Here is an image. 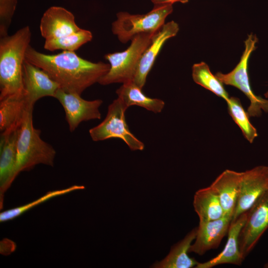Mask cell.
<instances>
[{
    "mask_svg": "<svg viewBox=\"0 0 268 268\" xmlns=\"http://www.w3.org/2000/svg\"><path fill=\"white\" fill-rule=\"evenodd\" d=\"M54 98L64 108L71 132L74 131L82 122L101 119L99 108L103 103L101 99L86 100L80 95L68 93L61 88L57 91Z\"/></svg>",
    "mask_w": 268,
    "mask_h": 268,
    "instance_id": "9c48e42d",
    "label": "cell"
},
{
    "mask_svg": "<svg viewBox=\"0 0 268 268\" xmlns=\"http://www.w3.org/2000/svg\"><path fill=\"white\" fill-rule=\"evenodd\" d=\"M23 95L27 105L34 107L40 99L55 97L59 85L42 69L26 61L23 67Z\"/></svg>",
    "mask_w": 268,
    "mask_h": 268,
    "instance_id": "8fae6325",
    "label": "cell"
},
{
    "mask_svg": "<svg viewBox=\"0 0 268 268\" xmlns=\"http://www.w3.org/2000/svg\"><path fill=\"white\" fill-rule=\"evenodd\" d=\"M92 38L90 31L81 28L77 32L63 37L45 40L44 47L50 51L62 50L74 52L91 41Z\"/></svg>",
    "mask_w": 268,
    "mask_h": 268,
    "instance_id": "603a6c76",
    "label": "cell"
},
{
    "mask_svg": "<svg viewBox=\"0 0 268 268\" xmlns=\"http://www.w3.org/2000/svg\"><path fill=\"white\" fill-rule=\"evenodd\" d=\"M239 237V247L244 260L268 229V189L253 204Z\"/></svg>",
    "mask_w": 268,
    "mask_h": 268,
    "instance_id": "ba28073f",
    "label": "cell"
},
{
    "mask_svg": "<svg viewBox=\"0 0 268 268\" xmlns=\"http://www.w3.org/2000/svg\"><path fill=\"white\" fill-rule=\"evenodd\" d=\"M18 0H0V37L8 35Z\"/></svg>",
    "mask_w": 268,
    "mask_h": 268,
    "instance_id": "484cf974",
    "label": "cell"
},
{
    "mask_svg": "<svg viewBox=\"0 0 268 268\" xmlns=\"http://www.w3.org/2000/svg\"><path fill=\"white\" fill-rule=\"evenodd\" d=\"M128 108L118 97L108 106L104 120L97 126L90 129L89 134L93 141L110 138L122 139L133 151L142 150L144 143L133 134L125 118Z\"/></svg>",
    "mask_w": 268,
    "mask_h": 268,
    "instance_id": "52a82bcc",
    "label": "cell"
},
{
    "mask_svg": "<svg viewBox=\"0 0 268 268\" xmlns=\"http://www.w3.org/2000/svg\"><path fill=\"white\" fill-rule=\"evenodd\" d=\"M268 189V166H258L242 172L238 199L231 221L247 211Z\"/></svg>",
    "mask_w": 268,
    "mask_h": 268,
    "instance_id": "30bf717a",
    "label": "cell"
},
{
    "mask_svg": "<svg viewBox=\"0 0 268 268\" xmlns=\"http://www.w3.org/2000/svg\"><path fill=\"white\" fill-rule=\"evenodd\" d=\"M232 219V216L224 215L216 220L199 223L195 242L191 245L189 253L201 256L217 248L228 233Z\"/></svg>",
    "mask_w": 268,
    "mask_h": 268,
    "instance_id": "5bb4252c",
    "label": "cell"
},
{
    "mask_svg": "<svg viewBox=\"0 0 268 268\" xmlns=\"http://www.w3.org/2000/svg\"><path fill=\"white\" fill-rule=\"evenodd\" d=\"M154 33L137 34L131 40L130 46L125 51L106 54L104 57L109 62L110 67L98 83L106 85L133 81L140 59L150 44Z\"/></svg>",
    "mask_w": 268,
    "mask_h": 268,
    "instance_id": "277c9868",
    "label": "cell"
},
{
    "mask_svg": "<svg viewBox=\"0 0 268 268\" xmlns=\"http://www.w3.org/2000/svg\"><path fill=\"white\" fill-rule=\"evenodd\" d=\"M192 77L197 84L210 91L225 101L229 98L223 83L211 72L204 62L195 64L192 67Z\"/></svg>",
    "mask_w": 268,
    "mask_h": 268,
    "instance_id": "7402d4cb",
    "label": "cell"
},
{
    "mask_svg": "<svg viewBox=\"0 0 268 268\" xmlns=\"http://www.w3.org/2000/svg\"><path fill=\"white\" fill-rule=\"evenodd\" d=\"M19 128L6 134H1L0 142V208H3L5 193L15 179L17 142Z\"/></svg>",
    "mask_w": 268,
    "mask_h": 268,
    "instance_id": "9a60e30c",
    "label": "cell"
},
{
    "mask_svg": "<svg viewBox=\"0 0 268 268\" xmlns=\"http://www.w3.org/2000/svg\"><path fill=\"white\" fill-rule=\"evenodd\" d=\"M33 110L27 112L19 130L15 178L20 172L30 170L38 164L51 166L54 164L56 150L41 138V131L33 126Z\"/></svg>",
    "mask_w": 268,
    "mask_h": 268,
    "instance_id": "3957f363",
    "label": "cell"
},
{
    "mask_svg": "<svg viewBox=\"0 0 268 268\" xmlns=\"http://www.w3.org/2000/svg\"><path fill=\"white\" fill-rule=\"evenodd\" d=\"M80 29L75 23L74 15L62 6L49 7L40 21L41 34L45 40L63 37Z\"/></svg>",
    "mask_w": 268,
    "mask_h": 268,
    "instance_id": "4fadbf2b",
    "label": "cell"
},
{
    "mask_svg": "<svg viewBox=\"0 0 268 268\" xmlns=\"http://www.w3.org/2000/svg\"><path fill=\"white\" fill-rule=\"evenodd\" d=\"M258 39L256 35L250 34L245 41V50L240 61L230 72L224 74L218 72L215 76L223 83L233 86L240 90L247 97L250 104L247 109L250 117H259L262 110L268 112V99L256 95L251 87L248 73V63L252 53L256 49Z\"/></svg>",
    "mask_w": 268,
    "mask_h": 268,
    "instance_id": "8992f818",
    "label": "cell"
},
{
    "mask_svg": "<svg viewBox=\"0 0 268 268\" xmlns=\"http://www.w3.org/2000/svg\"><path fill=\"white\" fill-rule=\"evenodd\" d=\"M33 108L27 104L23 94L0 100V131L6 134L18 129L27 112Z\"/></svg>",
    "mask_w": 268,
    "mask_h": 268,
    "instance_id": "ac0fdd59",
    "label": "cell"
},
{
    "mask_svg": "<svg viewBox=\"0 0 268 268\" xmlns=\"http://www.w3.org/2000/svg\"><path fill=\"white\" fill-rule=\"evenodd\" d=\"M173 10V4L165 3L154 5L151 11L143 14L118 12L112 23V31L121 42L126 43L137 34L157 32Z\"/></svg>",
    "mask_w": 268,
    "mask_h": 268,
    "instance_id": "5b68a950",
    "label": "cell"
},
{
    "mask_svg": "<svg viewBox=\"0 0 268 268\" xmlns=\"http://www.w3.org/2000/svg\"><path fill=\"white\" fill-rule=\"evenodd\" d=\"M31 32L25 26L0 39V100L23 94V67Z\"/></svg>",
    "mask_w": 268,
    "mask_h": 268,
    "instance_id": "7a4b0ae2",
    "label": "cell"
},
{
    "mask_svg": "<svg viewBox=\"0 0 268 268\" xmlns=\"http://www.w3.org/2000/svg\"><path fill=\"white\" fill-rule=\"evenodd\" d=\"M198 227L191 230L180 241L172 247L169 254L162 260L155 262L154 268H191L198 262L188 255L192 242L195 239Z\"/></svg>",
    "mask_w": 268,
    "mask_h": 268,
    "instance_id": "d6986e66",
    "label": "cell"
},
{
    "mask_svg": "<svg viewBox=\"0 0 268 268\" xmlns=\"http://www.w3.org/2000/svg\"><path fill=\"white\" fill-rule=\"evenodd\" d=\"M189 0H151L152 2L154 4H160L165 3H172L173 4L176 2H180L181 3H186L189 1Z\"/></svg>",
    "mask_w": 268,
    "mask_h": 268,
    "instance_id": "4316f807",
    "label": "cell"
},
{
    "mask_svg": "<svg viewBox=\"0 0 268 268\" xmlns=\"http://www.w3.org/2000/svg\"><path fill=\"white\" fill-rule=\"evenodd\" d=\"M178 24L174 21L165 23L152 36V40L142 55L138 64L133 82L142 88L155 60L165 42L175 36L179 31Z\"/></svg>",
    "mask_w": 268,
    "mask_h": 268,
    "instance_id": "7c38bea8",
    "label": "cell"
},
{
    "mask_svg": "<svg viewBox=\"0 0 268 268\" xmlns=\"http://www.w3.org/2000/svg\"><path fill=\"white\" fill-rule=\"evenodd\" d=\"M229 115L240 128L245 137L252 143L258 136L256 129L251 123L247 112L243 108L240 99L230 97L226 101Z\"/></svg>",
    "mask_w": 268,
    "mask_h": 268,
    "instance_id": "cb8c5ba5",
    "label": "cell"
},
{
    "mask_svg": "<svg viewBox=\"0 0 268 268\" xmlns=\"http://www.w3.org/2000/svg\"><path fill=\"white\" fill-rule=\"evenodd\" d=\"M25 61L46 71L63 90L80 95L86 88L98 82L110 67L109 64L93 63L74 51L48 55L30 45L26 52Z\"/></svg>",
    "mask_w": 268,
    "mask_h": 268,
    "instance_id": "6da1fadb",
    "label": "cell"
},
{
    "mask_svg": "<svg viewBox=\"0 0 268 268\" xmlns=\"http://www.w3.org/2000/svg\"><path fill=\"white\" fill-rule=\"evenodd\" d=\"M265 268H268V261L267 263H266L264 266Z\"/></svg>",
    "mask_w": 268,
    "mask_h": 268,
    "instance_id": "83f0119b",
    "label": "cell"
},
{
    "mask_svg": "<svg viewBox=\"0 0 268 268\" xmlns=\"http://www.w3.org/2000/svg\"><path fill=\"white\" fill-rule=\"evenodd\" d=\"M193 206L199 217V223L216 220L224 215L219 197L210 186L195 193Z\"/></svg>",
    "mask_w": 268,
    "mask_h": 268,
    "instance_id": "ffe728a7",
    "label": "cell"
},
{
    "mask_svg": "<svg viewBox=\"0 0 268 268\" xmlns=\"http://www.w3.org/2000/svg\"><path fill=\"white\" fill-rule=\"evenodd\" d=\"M247 212L231 221L228 232L226 244L221 253L210 260L198 262L195 268H211L222 264H233L241 266L244 259L239 247V237L242 228L247 219Z\"/></svg>",
    "mask_w": 268,
    "mask_h": 268,
    "instance_id": "2e32d148",
    "label": "cell"
},
{
    "mask_svg": "<svg viewBox=\"0 0 268 268\" xmlns=\"http://www.w3.org/2000/svg\"><path fill=\"white\" fill-rule=\"evenodd\" d=\"M118 97L128 108L133 105L143 107L155 113H160L164 106V102L160 99L152 98L146 96L142 88L133 81L122 84L117 90Z\"/></svg>",
    "mask_w": 268,
    "mask_h": 268,
    "instance_id": "44dd1931",
    "label": "cell"
},
{
    "mask_svg": "<svg viewBox=\"0 0 268 268\" xmlns=\"http://www.w3.org/2000/svg\"><path fill=\"white\" fill-rule=\"evenodd\" d=\"M84 189H85L84 186L73 185L64 189L49 192L44 196L32 202L1 212L0 213V222H3L14 219L33 207L53 198Z\"/></svg>",
    "mask_w": 268,
    "mask_h": 268,
    "instance_id": "d4e9b609",
    "label": "cell"
},
{
    "mask_svg": "<svg viewBox=\"0 0 268 268\" xmlns=\"http://www.w3.org/2000/svg\"><path fill=\"white\" fill-rule=\"evenodd\" d=\"M265 96L266 98H268V91H267L265 94Z\"/></svg>",
    "mask_w": 268,
    "mask_h": 268,
    "instance_id": "f1b7e54d",
    "label": "cell"
},
{
    "mask_svg": "<svg viewBox=\"0 0 268 268\" xmlns=\"http://www.w3.org/2000/svg\"><path fill=\"white\" fill-rule=\"evenodd\" d=\"M242 177V172L226 169L210 185L219 197L224 215L233 216Z\"/></svg>",
    "mask_w": 268,
    "mask_h": 268,
    "instance_id": "e0dca14e",
    "label": "cell"
}]
</instances>
